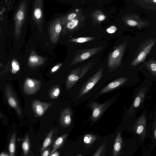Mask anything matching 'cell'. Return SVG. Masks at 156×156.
Listing matches in <instances>:
<instances>
[{"label":"cell","instance_id":"cell-1","mask_svg":"<svg viewBox=\"0 0 156 156\" xmlns=\"http://www.w3.org/2000/svg\"><path fill=\"white\" fill-rule=\"evenodd\" d=\"M156 42V40L152 38H147L141 42L135 53L134 57L131 63V65L136 67L144 61Z\"/></svg>","mask_w":156,"mask_h":156},{"label":"cell","instance_id":"cell-2","mask_svg":"<svg viewBox=\"0 0 156 156\" xmlns=\"http://www.w3.org/2000/svg\"><path fill=\"white\" fill-rule=\"evenodd\" d=\"M127 45L126 41L119 44L109 54L108 67L109 71L114 70L121 65L122 59Z\"/></svg>","mask_w":156,"mask_h":156},{"label":"cell","instance_id":"cell-3","mask_svg":"<svg viewBox=\"0 0 156 156\" xmlns=\"http://www.w3.org/2000/svg\"><path fill=\"white\" fill-rule=\"evenodd\" d=\"M93 63L89 62L72 70L67 76L66 81V89H70L92 67Z\"/></svg>","mask_w":156,"mask_h":156},{"label":"cell","instance_id":"cell-4","mask_svg":"<svg viewBox=\"0 0 156 156\" xmlns=\"http://www.w3.org/2000/svg\"><path fill=\"white\" fill-rule=\"evenodd\" d=\"M103 48V46H99L78 51L70 65H75L84 61L97 53Z\"/></svg>","mask_w":156,"mask_h":156},{"label":"cell","instance_id":"cell-5","mask_svg":"<svg viewBox=\"0 0 156 156\" xmlns=\"http://www.w3.org/2000/svg\"><path fill=\"white\" fill-rule=\"evenodd\" d=\"M103 70V68H101L84 84L79 92L77 98L82 97L94 87L101 78Z\"/></svg>","mask_w":156,"mask_h":156},{"label":"cell","instance_id":"cell-6","mask_svg":"<svg viewBox=\"0 0 156 156\" xmlns=\"http://www.w3.org/2000/svg\"><path fill=\"white\" fill-rule=\"evenodd\" d=\"M123 21L127 26L130 27H136L139 29H142L150 25L148 20H142L136 14L125 15L123 17Z\"/></svg>","mask_w":156,"mask_h":156},{"label":"cell","instance_id":"cell-7","mask_svg":"<svg viewBox=\"0 0 156 156\" xmlns=\"http://www.w3.org/2000/svg\"><path fill=\"white\" fill-rule=\"evenodd\" d=\"M5 93L9 105L15 109L19 115H22V111L18 101L11 86L7 85L5 89Z\"/></svg>","mask_w":156,"mask_h":156},{"label":"cell","instance_id":"cell-8","mask_svg":"<svg viewBox=\"0 0 156 156\" xmlns=\"http://www.w3.org/2000/svg\"><path fill=\"white\" fill-rule=\"evenodd\" d=\"M86 20L85 16L83 15L69 21L65 24V32L71 33L80 30L85 25Z\"/></svg>","mask_w":156,"mask_h":156},{"label":"cell","instance_id":"cell-9","mask_svg":"<svg viewBox=\"0 0 156 156\" xmlns=\"http://www.w3.org/2000/svg\"><path fill=\"white\" fill-rule=\"evenodd\" d=\"M110 104L109 101H107L101 104H99L96 102L92 103L90 105L92 111L91 119L94 121L98 120L109 106Z\"/></svg>","mask_w":156,"mask_h":156},{"label":"cell","instance_id":"cell-10","mask_svg":"<svg viewBox=\"0 0 156 156\" xmlns=\"http://www.w3.org/2000/svg\"><path fill=\"white\" fill-rule=\"evenodd\" d=\"M41 85L40 80L27 78L25 80L23 85L24 92L28 95L33 94L39 89Z\"/></svg>","mask_w":156,"mask_h":156},{"label":"cell","instance_id":"cell-11","mask_svg":"<svg viewBox=\"0 0 156 156\" xmlns=\"http://www.w3.org/2000/svg\"><path fill=\"white\" fill-rule=\"evenodd\" d=\"M147 88L143 87L137 93L132 104L129 110V115H131L142 104L145 98Z\"/></svg>","mask_w":156,"mask_h":156},{"label":"cell","instance_id":"cell-12","mask_svg":"<svg viewBox=\"0 0 156 156\" xmlns=\"http://www.w3.org/2000/svg\"><path fill=\"white\" fill-rule=\"evenodd\" d=\"M146 122L145 115L143 114L136 121L134 126V131L143 140L146 134Z\"/></svg>","mask_w":156,"mask_h":156},{"label":"cell","instance_id":"cell-13","mask_svg":"<svg viewBox=\"0 0 156 156\" xmlns=\"http://www.w3.org/2000/svg\"><path fill=\"white\" fill-rule=\"evenodd\" d=\"M53 103L43 102L38 100H35L32 104V107L34 113L38 116H42L48 108L51 106Z\"/></svg>","mask_w":156,"mask_h":156},{"label":"cell","instance_id":"cell-14","mask_svg":"<svg viewBox=\"0 0 156 156\" xmlns=\"http://www.w3.org/2000/svg\"><path fill=\"white\" fill-rule=\"evenodd\" d=\"M127 80L128 78L125 77L117 79L110 82L104 87L100 91L99 94H104L114 90L123 85Z\"/></svg>","mask_w":156,"mask_h":156},{"label":"cell","instance_id":"cell-15","mask_svg":"<svg viewBox=\"0 0 156 156\" xmlns=\"http://www.w3.org/2000/svg\"><path fill=\"white\" fill-rule=\"evenodd\" d=\"M72 112L70 109L67 108L62 111L60 118V123L63 127L69 126L72 121Z\"/></svg>","mask_w":156,"mask_h":156},{"label":"cell","instance_id":"cell-16","mask_svg":"<svg viewBox=\"0 0 156 156\" xmlns=\"http://www.w3.org/2000/svg\"><path fill=\"white\" fill-rule=\"evenodd\" d=\"M133 1L144 9L156 11V0H134Z\"/></svg>","mask_w":156,"mask_h":156},{"label":"cell","instance_id":"cell-17","mask_svg":"<svg viewBox=\"0 0 156 156\" xmlns=\"http://www.w3.org/2000/svg\"><path fill=\"white\" fill-rule=\"evenodd\" d=\"M122 139L120 131L117 134L113 147V156H118L122 149Z\"/></svg>","mask_w":156,"mask_h":156},{"label":"cell","instance_id":"cell-18","mask_svg":"<svg viewBox=\"0 0 156 156\" xmlns=\"http://www.w3.org/2000/svg\"><path fill=\"white\" fill-rule=\"evenodd\" d=\"M91 17L93 22L97 24H100L107 18V16L100 9L92 12Z\"/></svg>","mask_w":156,"mask_h":156},{"label":"cell","instance_id":"cell-19","mask_svg":"<svg viewBox=\"0 0 156 156\" xmlns=\"http://www.w3.org/2000/svg\"><path fill=\"white\" fill-rule=\"evenodd\" d=\"M83 15L82 10L81 9H74L68 14L64 18L63 23L66 24L69 21L80 17Z\"/></svg>","mask_w":156,"mask_h":156},{"label":"cell","instance_id":"cell-20","mask_svg":"<svg viewBox=\"0 0 156 156\" xmlns=\"http://www.w3.org/2000/svg\"><path fill=\"white\" fill-rule=\"evenodd\" d=\"M68 136V134H65L58 137L54 142L52 150L50 151L49 156L56 151L63 144Z\"/></svg>","mask_w":156,"mask_h":156},{"label":"cell","instance_id":"cell-21","mask_svg":"<svg viewBox=\"0 0 156 156\" xmlns=\"http://www.w3.org/2000/svg\"><path fill=\"white\" fill-rule=\"evenodd\" d=\"M142 66L146 67L152 75L156 77V61L154 58L145 62Z\"/></svg>","mask_w":156,"mask_h":156},{"label":"cell","instance_id":"cell-22","mask_svg":"<svg viewBox=\"0 0 156 156\" xmlns=\"http://www.w3.org/2000/svg\"><path fill=\"white\" fill-rule=\"evenodd\" d=\"M16 134L14 132L12 134L9 142V156H15Z\"/></svg>","mask_w":156,"mask_h":156},{"label":"cell","instance_id":"cell-23","mask_svg":"<svg viewBox=\"0 0 156 156\" xmlns=\"http://www.w3.org/2000/svg\"><path fill=\"white\" fill-rule=\"evenodd\" d=\"M54 133V130L52 129L48 133L40 149L41 152H43L50 145L53 139Z\"/></svg>","mask_w":156,"mask_h":156},{"label":"cell","instance_id":"cell-24","mask_svg":"<svg viewBox=\"0 0 156 156\" xmlns=\"http://www.w3.org/2000/svg\"><path fill=\"white\" fill-rule=\"evenodd\" d=\"M22 147L24 156H28L30 150V142L29 136L27 134L25 135L22 143Z\"/></svg>","mask_w":156,"mask_h":156},{"label":"cell","instance_id":"cell-25","mask_svg":"<svg viewBox=\"0 0 156 156\" xmlns=\"http://www.w3.org/2000/svg\"><path fill=\"white\" fill-rule=\"evenodd\" d=\"M97 139V136L95 135L91 134H87L83 136V141L85 144L90 145L95 141Z\"/></svg>","mask_w":156,"mask_h":156},{"label":"cell","instance_id":"cell-26","mask_svg":"<svg viewBox=\"0 0 156 156\" xmlns=\"http://www.w3.org/2000/svg\"><path fill=\"white\" fill-rule=\"evenodd\" d=\"M95 37H84L72 38L69 40V41L76 43H83L93 40Z\"/></svg>","mask_w":156,"mask_h":156},{"label":"cell","instance_id":"cell-27","mask_svg":"<svg viewBox=\"0 0 156 156\" xmlns=\"http://www.w3.org/2000/svg\"><path fill=\"white\" fill-rule=\"evenodd\" d=\"M60 93V90L58 86H55L53 87L50 92V96L52 99H55L59 96Z\"/></svg>","mask_w":156,"mask_h":156},{"label":"cell","instance_id":"cell-28","mask_svg":"<svg viewBox=\"0 0 156 156\" xmlns=\"http://www.w3.org/2000/svg\"><path fill=\"white\" fill-rule=\"evenodd\" d=\"M106 145L105 142L103 143L96 151L93 156H101L105 152Z\"/></svg>","mask_w":156,"mask_h":156},{"label":"cell","instance_id":"cell-29","mask_svg":"<svg viewBox=\"0 0 156 156\" xmlns=\"http://www.w3.org/2000/svg\"><path fill=\"white\" fill-rule=\"evenodd\" d=\"M11 66V71L12 74H15L20 69L19 65L18 63L16 60H13L12 62Z\"/></svg>","mask_w":156,"mask_h":156},{"label":"cell","instance_id":"cell-30","mask_svg":"<svg viewBox=\"0 0 156 156\" xmlns=\"http://www.w3.org/2000/svg\"><path fill=\"white\" fill-rule=\"evenodd\" d=\"M34 16L35 18L37 19H40L41 16V11L39 8H37L35 9L34 11Z\"/></svg>","mask_w":156,"mask_h":156},{"label":"cell","instance_id":"cell-31","mask_svg":"<svg viewBox=\"0 0 156 156\" xmlns=\"http://www.w3.org/2000/svg\"><path fill=\"white\" fill-rule=\"evenodd\" d=\"M117 29V27L113 25L111 26L106 29V31L109 34H113L115 32Z\"/></svg>","mask_w":156,"mask_h":156},{"label":"cell","instance_id":"cell-32","mask_svg":"<svg viewBox=\"0 0 156 156\" xmlns=\"http://www.w3.org/2000/svg\"><path fill=\"white\" fill-rule=\"evenodd\" d=\"M30 62L32 64H36L39 61L38 58L35 56H30L29 58Z\"/></svg>","mask_w":156,"mask_h":156},{"label":"cell","instance_id":"cell-33","mask_svg":"<svg viewBox=\"0 0 156 156\" xmlns=\"http://www.w3.org/2000/svg\"><path fill=\"white\" fill-rule=\"evenodd\" d=\"M24 17V13L21 11H19L16 14V18L18 20H21Z\"/></svg>","mask_w":156,"mask_h":156},{"label":"cell","instance_id":"cell-34","mask_svg":"<svg viewBox=\"0 0 156 156\" xmlns=\"http://www.w3.org/2000/svg\"><path fill=\"white\" fill-rule=\"evenodd\" d=\"M50 148H47L42 152L41 156H49L50 152Z\"/></svg>","mask_w":156,"mask_h":156},{"label":"cell","instance_id":"cell-35","mask_svg":"<svg viewBox=\"0 0 156 156\" xmlns=\"http://www.w3.org/2000/svg\"><path fill=\"white\" fill-rule=\"evenodd\" d=\"M62 26L60 23H58L56 25L55 27V32L57 33H59L62 30Z\"/></svg>","mask_w":156,"mask_h":156},{"label":"cell","instance_id":"cell-36","mask_svg":"<svg viewBox=\"0 0 156 156\" xmlns=\"http://www.w3.org/2000/svg\"><path fill=\"white\" fill-rule=\"evenodd\" d=\"M61 64H59L54 66L51 70V73H54L57 71L61 66Z\"/></svg>","mask_w":156,"mask_h":156},{"label":"cell","instance_id":"cell-37","mask_svg":"<svg viewBox=\"0 0 156 156\" xmlns=\"http://www.w3.org/2000/svg\"><path fill=\"white\" fill-rule=\"evenodd\" d=\"M153 133L154 139L156 141V118L153 125Z\"/></svg>","mask_w":156,"mask_h":156},{"label":"cell","instance_id":"cell-38","mask_svg":"<svg viewBox=\"0 0 156 156\" xmlns=\"http://www.w3.org/2000/svg\"><path fill=\"white\" fill-rule=\"evenodd\" d=\"M59 152L56 151L52 153L50 156H59Z\"/></svg>","mask_w":156,"mask_h":156},{"label":"cell","instance_id":"cell-39","mask_svg":"<svg viewBox=\"0 0 156 156\" xmlns=\"http://www.w3.org/2000/svg\"><path fill=\"white\" fill-rule=\"evenodd\" d=\"M0 156H8V155L7 156V155L5 154V153H4L3 152V153H2L1 154Z\"/></svg>","mask_w":156,"mask_h":156},{"label":"cell","instance_id":"cell-40","mask_svg":"<svg viewBox=\"0 0 156 156\" xmlns=\"http://www.w3.org/2000/svg\"><path fill=\"white\" fill-rule=\"evenodd\" d=\"M105 152H104V153L101 156H104V154H105Z\"/></svg>","mask_w":156,"mask_h":156},{"label":"cell","instance_id":"cell-41","mask_svg":"<svg viewBox=\"0 0 156 156\" xmlns=\"http://www.w3.org/2000/svg\"><path fill=\"white\" fill-rule=\"evenodd\" d=\"M0 118H2V115H1V112L0 113Z\"/></svg>","mask_w":156,"mask_h":156},{"label":"cell","instance_id":"cell-42","mask_svg":"<svg viewBox=\"0 0 156 156\" xmlns=\"http://www.w3.org/2000/svg\"><path fill=\"white\" fill-rule=\"evenodd\" d=\"M78 156H82L80 154V155H78Z\"/></svg>","mask_w":156,"mask_h":156}]
</instances>
